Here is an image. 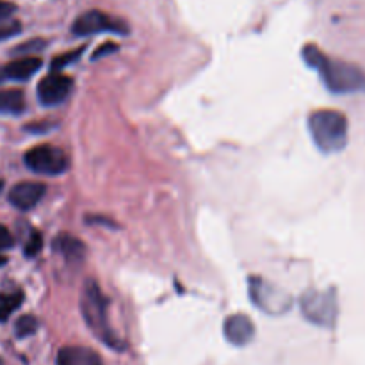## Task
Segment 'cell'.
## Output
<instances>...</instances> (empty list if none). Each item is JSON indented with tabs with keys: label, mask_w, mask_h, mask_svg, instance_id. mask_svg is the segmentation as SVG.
Returning a JSON list of instances; mask_svg holds the SVG:
<instances>
[{
	"label": "cell",
	"mask_w": 365,
	"mask_h": 365,
	"mask_svg": "<svg viewBox=\"0 0 365 365\" xmlns=\"http://www.w3.org/2000/svg\"><path fill=\"white\" fill-rule=\"evenodd\" d=\"M38 319L34 316H21L14 324V334L18 339H27L38 331Z\"/></svg>",
	"instance_id": "obj_16"
},
{
	"label": "cell",
	"mask_w": 365,
	"mask_h": 365,
	"mask_svg": "<svg viewBox=\"0 0 365 365\" xmlns=\"http://www.w3.org/2000/svg\"><path fill=\"white\" fill-rule=\"evenodd\" d=\"M2 189H4V180H0V192H2Z\"/></svg>",
	"instance_id": "obj_26"
},
{
	"label": "cell",
	"mask_w": 365,
	"mask_h": 365,
	"mask_svg": "<svg viewBox=\"0 0 365 365\" xmlns=\"http://www.w3.org/2000/svg\"><path fill=\"white\" fill-rule=\"evenodd\" d=\"M24 163L34 173L48 175V177L64 173L70 166L66 153L52 145H39L27 150L24 155Z\"/></svg>",
	"instance_id": "obj_6"
},
{
	"label": "cell",
	"mask_w": 365,
	"mask_h": 365,
	"mask_svg": "<svg viewBox=\"0 0 365 365\" xmlns=\"http://www.w3.org/2000/svg\"><path fill=\"white\" fill-rule=\"evenodd\" d=\"M302 312L310 323L330 328L337 321L339 307L334 291H307L302 296Z\"/></svg>",
	"instance_id": "obj_4"
},
{
	"label": "cell",
	"mask_w": 365,
	"mask_h": 365,
	"mask_svg": "<svg viewBox=\"0 0 365 365\" xmlns=\"http://www.w3.org/2000/svg\"><path fill=\"white\" fill-rule=\"evenodd\" d=\"M250 296H252V302L259 307L262 312L278 314L289 312V309L292 307V298L285 291H282L280 287H277L271 282L262 280L259 277L250 278Z\"/></svg>",
	"instance_id": "obj_5"
},
{
	"label": "cell",
	"mask_w": 365,
	"mask_h": 365,
	"mask_svg": "<svg viewBox=\"0 0 365 365\" xmlns=\"http://www.w3.org/2000/svg\"><path fill=\"white\" fill-rule=\"evenodd\" d=\"M73 89V81L59 71H52L38 84V98L43 106H57L64 102Z\"/></svg>",
	"instance_id": "obj_8"
},
{
	"label": "cell",
	"mask_w": 365,
	"mask_h": 365,
	"mask_svg": "<svg viewBox=\"0 0 365 365\" xmlns=\"http://www.w3.org/2000/svg\"><path fill=\"white\" fill-rule=\"evenodd\" d=\"M45 192L46 185L41 182H20L9 191V203L14 209L27 212L41 202Z\"/></svg>",
	"instance_id": "obj_9"
},
{
	"label": "cell",
	"mask_w": 365,
	"mask_h": 365,
	"mask_svg": "<svg viewBox=\"0 0 365 365\" xmlns=\"http://www.w3.org/2000/svg\"><path fill=\"white\" fill-rule=\"evenodd\" d=\"M84 50H86V46H81V48L71 50V52H66V53H63V56L56 57V59L52 61V64H50V68H52V71H61L63 68H66L70 63L77 61Z\"/></svg>",
	"instance_id": "obj_18"
},
{
	"label": "cell",
	"mask_w": 365,
	"mask_h": 365,
	"mask_svg": "<svg viewBox=\"0 0 365 365\" xmlns=\"http://www.w3.org/2000/svg\"><path fill=\"white\" fill-rule=\"evenodd\" d=\"M225 339L234 346H246L255 337V327L252 319L245 314H234L225 319L223 324Z\"/></svg>",
	"instance_id": "obj_10"
},
{
	"label": "cell",
	"mask_w": 365,
	"mask_h": 365,
	"mask_svg": "<svg viewBox=\"0 0 365 365\" xmlns=\"http://www.w3.org/2000/svg\"><path fill=\"white\" fill-rule=\"evenodd\" d=\"M4 264H7V257H6V255H2V253H0V267H2Z\"/></svg>",
	"instance_id": "obj_24"
},
{
	"label": "cell",
	"mask_w": 365,
	"mask_h": 365,
	"mask_svg": "<svg viewBox=\"0 0 365 365\" xmlns=\"http://www.w3.org/2000/svg\"><path fill=\"white\" fill-rule=\"evenodd\" d=\"M16 11V6L13 2H7V0H0V21L9 18L11 14H14Z\"/></svg>",
	"instance_id": "obj_23"
},
{
	"label": "cell",
	"mask_w": 365,
	"mask_h": 365,
	"mask_svg": "<svg viewBox=\"0 0 365 365\" xmlns=\"http://www.w3.org/2000/svg\"><path fill=\"white\" fill-rule=\"evenodd\" d=\"M303 59L310 68L319 71L324 86L330 91L341 93V95L365 93V71L356 64L330 59L316 45H307L303 48Z\"/></svg>",
	"instance_id": "obj_1"
},
{
	"label": "cell",
	"mask_w": 365,
	"mask_h": 365,
	"mask_svg": "<svg viewBox=\"0 0 365 365\" xmlns=\"http://www.w3.org/2000/svg\"><path fill=\"white\" fill-rule=\"evenodd\" d=\"M75 36H91L96 32H114V34H127L128 25L123 20L109 16L102 11H88L75 20L71 27Z\"/></svg>",
	"instance_id": "obj_7"
},
{
	"label": "cell",
	"mask_w": 365,
	"mask_h": 365,
	"mask_svg": "<svg viewBox=\"0 0 365 365\" xmlns=\"http://www.w3.org/2000/svg\"><path fill=\"white\" fill-rule=\"evenodd\" d=\"M41 46H45V41H41V39H31L29 43H24V45L16 46V48H14V52L32 53V50H38V48H41Z\"/></svg>",
	"instance_id": "obj_22"
},
{
	"label": "cell",
	"mask_w": 365,
	"mask_h": 365,
	"mask_svg": "<svg viewBox=\"0 0 365 365\" xmlns=\"http://www.w3.org/2000/svg\"><path fill=\"white\" fill-rule=\"evenodd\" d=\"M25 107H27V102L21 89H0V114L20 116Z\"/></svg>",
	"instance_id": "obj_13"
},
{
	"label": "cell",
	"mask_w": 365,
	"mask_h": 365,
	"mask_svg": "<svg viewBox=\"0 0 365 365\" xmlns=\"http://www.w3.org/2000/svg\"><path fill=\"white\" fill-rule=\"evenodd\" d=\"M57 365H103L93 349L82 346H66L57 353Z\"/></svg>",
	"instance_id": "obj_11"
},
{
	"label": "cell",
	"mask_w": 365,
	"mask_h": 365,
	"mask_svg": "<svg viewBox=\"0 0 365 365\" xmlns=\"http://www.w3.org/2000/svg\"><path fill=\"white\" fill-rule=\"evenodd\" d=\"M118 48H120V46H118L116 43H113V41L103 43L102 46H98V48L95 50V53L91 56V59H100V57H103V56H110L113 52H118Z\"/></svg>",
	"instance_id": "obj_20"
},
{
	"label": "cell",
	"mask_w": 365,
	"mask_h": 365,
	"mask_svg": "<svg viewBox=\"0 0 365 365\" xmlns=\"http://www.w3.org/2000/svg\"><path fill=\"white\" fill-rule=\"evenodd\" d=\"M41 64L43 61L39 57H20V59L11 61L9 64H6L4 66V73H6V78H11V81H27L32 75L38 73Z\"/></svg>",
	"instance_id": "obj_12"
},
{
	"label": "cell",
	"mask_w": 365,
	"mask_h": 365,
	"mask_svg": "<svg viewBox=\"0 0 365 365\" xmlns=\"http://www.w3.org/2000/svg\"><path fill=\"white\" fill-rule=\"evenodd\" d=\"M81 310L88 327L100 341H103L110 348H121L120 341L110 330L109 321H107V299L95 280H88L82 289Z\"/></svg>",
	"instance_id": "obj_3"
},
{
	"label": "cell",
	"mask_w": 365,
	"mask_h": 365,
	"mask_svg": "<svg viewBox=\"0 0 365 365\" xmlns=\"http://www.w3.org/2000/svg\"><path fill=\"white\" fill-rule=\"evenodd\" d=\"M13 245H14V239H13V235H11V232L7 230L4 225H0V252H4V250H9Z\"/></svg>",
	"instance_id": "obj_21"
},
{
	"label": "cell",
	"mask_w": 365,
	"mask_h": 365,
	"mask_svg": "<svg viewBox=\"0 0 365 365\" xmlns=\"http://www.w3.org/2000/svg\"><path fill=\"white\" fill-rule=\"evenodd\" d=\"M20 31H21L20 21H13V24L0 25V41L13 38V36H16Z\"/></svg>",
	"instance_id": "obj_19"
},
{
	"label": "cell",
	"mask_w": 365,
	"mask_h": 365,
	"mask_svg": "<svg viewBox=\"0 0 365 365\" xmlns=\"http://www.w3.org/2000/svg\"><path fill=\"white\" fill-rule=\"evenodd\" d=\"M43 248V235L39 234L38 230H32L31 235H29L27 242L24 246V253L27 259H32V257L38 255Z\"/></svg>",
	"instance_id": "obj_17"
},
{
	"label": "cell",
	"mask_w": 365,
	"mask_h": 365,
	"mask_svg": "<svg viewBox=\"0 0 365 365\" xmlns=\"http://www.w3.org/2000/svg\"><path fill=\"white\" fill-rule=\"evenodd\" d=\"M4 78H6V73H4V68H0V82H2Z\"/></svg>",
	"instance_id": "obj_25"
},
{
	"label": "cell",
	"mask_w": 365,
	"mask_h": 365,
	"mask_svg": "<svg viewBox=\"0 0 365 365\" xmlns=\"http://www.w3.org/2000/svg\"><path fill=\"white\" fill-rule=\"evenodd\" d=\"M53 248H56L57 253H61L64 259L70 260V262L84 259V252H86L84 245H82L77 237H73V235H68V234L57 235V239L53 241Z\"/></svg>",
	"instance_id": "obj_14"
},
{
	"label": "cell",
	"mask_w": 365,
	"mask_h": 365,
	"mask_svg": "<svg viewBox=\"0 0 365 365\" xmlns=\"http://www.w3.org/2000/svg\"><path fill=\"white\" fill-rule=\"evenodd\" d=\"M309 132L321 152L337 153L348 143V120L339 110H316L309 116Z\"/></svg>",
	"instance_id": "obj_2"
},
{
	"label": "cell",
	"mask_w": 365,
	"mask_h": 365,
	"mask_svg": "<svg viewBox=\"0 0 365 365\" xmlns=\"http://www.w3.org/2000/svg\"><path fill=\"white\" fill-rule=\"evenodd\" d=\"M0 365H2V362H0Z\"/></svg>",
	"instance_id": "obj_27"
},
{
	"label": "cell",
	"mask_w": 365,
	"mask_h": 365,
	"mask_svg": "<svg viewBox=\"0 0 365 365\" xmlns=\"http://www.w3.org/2000/svg\"><path fill=\"white\" fill-rule=\"evenodd\" d=\"M24 303V292L13 291V292H2L0 294V321L9 319L11 314Z\"/></svg>",
	"instance_id": "obj_15"
}]
</instances>
